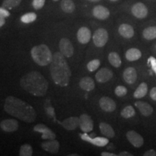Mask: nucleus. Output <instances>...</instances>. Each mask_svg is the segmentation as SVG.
Segmentation results:
<instances>
[{"mask_svg": "<svg viewBox=\"0 0 156 156\" xmlns=\"http://www.w3.org/2000/svg\"><path fill=\"white\" fill-rule=\"evenodd\" d=\"M19 124L17 120L13 119H5L0 123V128L6 132H14L18 129Z\"/></svg>", "mask_w": 156, "mask_h": 156, "instance_id": "nucleus-10", "label": "nucleus"}, {"mask_svg": "<svg viewBox=\"0 0 156 156\" xmlns=\"http://www.w3.org/2000/svg\"><path fill=\"white\" fill-rule=\"evenodd\" d=\"M144 156H156V151L154 150H150L144 153Z\"/></svg>", "mask_w": 156, "mask_h": 156, "instance_id": "nucleus-40", "label": "nucleus"}, {"mask_svg": "<svg viewBox=\"0 0 156 156\" xmlns=\"http://www.w3.org/2000/svg\"><path fill=\"white\" fill-rule=\"evenodd\" d=\"M91 143L95 146H98V147H104L108 143V138L106 137L97 136V137L93 138Z\"/></svg>", "mask_w": 156, "mask_h": 156, "instance_id": "nucleus-32", "label": "nucleus"}, {"mask_svg": "<svg viewBox=\"0 0 156 156\" xmlns=\"http://www.w3.org/2000/svg\"><path fill=\"white\" fill-rule=\"evenodd\" d=\"M150 96L153 101H156V87H154L151 89V92H150Z\"/></svg>", "mask_w": 156, "mask_h": 156, "instance_id": "nucleus-39", "label": "nucleus"}, {"mask_svg": "<svg viewBox=\"0 0 156 156\" xmlns=\"http://www.w3.org/2000/svg\"><path fill=\"white\" fill-rule=\"evenodd\" d=\"M10 15V13L8 11V9H7L5 7H0V17H8Z\"/></svg>", "mask_w": 156, "mask_h": 156, "instance_id": "nucleus-36", "label": "nucleus"}, {"mask_svg": "<svg viewBox=\"0 0 156 156\" xmlns=\"http://www.w3.org/2000/svg\"><path fill=\"white\" fill-rule=\"evenodd\" d=\"M132 13L136 18L143 19L147 15V7L143 3L137 2L132 6Z\"/></svg>", "mask_w": 156, "mask_h": 156, "instance_id": "nucleus-9", "label": "nucleus"}, {"mask_svg": "<svg viewBox=\"0 0 156 156\" xmlns=\"http://www.w3.org/2000/svg\"><path fill=\"white\" fill-rule=\"evenodd\" d=\"M127 93V89L122 85H119L115 89V94L119 97H123Z\"/></svg>", "mask_w": 156, "mask_h": 156, "instance_id": "nucleus-34", "label": "nucleus"}, {"mask_svg": "<svg viewBox=\"0 0 156 156\" xmlns=\"http://www.w3.org/2000/svg\"><path fill=\"white\" fill-rule=\"evenodd\" d=\"M37 18V15L36 13L34 12H28L26 13V14L23 15L22 17H21L20 20L21 22L23 23H25V24H28V23H33L36 20Z\"/></svg>", "mask_w": 156, "mask_h": 156, "instance_id": "nucleus-29", "label": "nucleus"}, {"mask_svg": "<svg viewBox=\"0 0 156 156\" xmlns=\"http://www.w3.org/2000/svg\"><path fill=\"white\" fill-rule=\"evenodd\" d=\"M119 33L123 38H131L134 35V30L132 26L125 23L119 27Z\"/></svg>", "mask_w": 156, "mask_h": 156, "instance_id": "nucleus-20", "label": "nucleus"}, {"mask_svg": "<svg viewBox=\"0 0 156 156\" xmlns=\"http://www.w3.org/2000/svg\"><path fill=\"white\" fill-rule=\"evenodd\" d=\"M60 6L64 12L69 13V14L73 13L75 9V3L72 0H62Z\"/></svg>", "mask_w": 156, "mask_h": 156, "instance_id": "nucleus-24", "label": "nucleus"}, {"mask_svg": "<svg viewBox=\"0 0 156 156\" xmlns=\"http://www.w3.org/2000/svg\"><path fill=\"white\" fill-rule=\"evenodd\" d=\"M5 24V17H0V28H1V27H2Z\"/></svg>", "mask_w": 156, "mask_h": 156, "instance_id": "nucleus-43", "label": "nucleus"}, {"mask_svg": "<svg viewBox=\"0 0 156 156\" xmlns=\"http://www.w3.org/2000/svg\"><path fill=\"white\" fill-rule=\"evenodd\" d=\"M41 147L45 151L50 153H57L59 151L60 145L59 142L56 140H51L49 141L44 142L41 144Z\"/></svg>", "mask_w": 156, "mask_h": 156, "instance_id": "nucleus-16", "label": "nucleus"}, {"mask_svg": "<svg viewBox=\"0 0 156 156\" xmlns=\"http://www.w3.org/2000/svg\"><path fill=\"white\" fill-rule=\"evenodd\" d=\"M70 156H75V155H78L77 154H72V155H69Z\"/></svg>", "mask_w": 156, "mask_h": 156, "instance_id": "nucleus-45", "label": "nucleus"}, {"mask_svg": "<svg viewBox=\"0 0 156 156\" xmlns=\"http://www.w3.org/2000/svg\"><path fill=\"white\" fill-rule=\"evenodd\" d=\"M110 1H112V2H116V1H118V0H110Z\"/></svg>", "mask_w": 156, "mask_h": 156, "instance_id": "nucleus-46", "label": "nucleus"}, {"mask_svg": "<svg viewBox=\"0 0 156 156\" xmlns=\"http://www.w3.org/2000/svg\"><path fill=\"white\" fill-rule=\"evenodd\" d=\"M155 48H156V46H155Z\"/></svg>", "mask_w": 156, "mask_h": 156, "instance_id": "nucleus-48", "label": "nucleus"}, {"mask_svg": "<svg viewBox=\"0 0 156 156\" xmlns=\"http://www.w3.org/2000/svg\"><path fill=\"white\" fill-rule=\"evenodd\" d=\"M101 134L107 138H113L115 136V132L112 126L105 122H101L99 124Z\"/></svg>", "mask_w": 156, "mask_h": 156, "instance_id": "nucleus-22", "label": "nucleus"}, {"mask_svg": "<svg viewBox=\"0 0 156 156\" xmlns=\"http://www.w3.org/2000/svg\"><path fill=\"white\" fill-rule=\"evenodd\" d=\"M119 155H120V156H132V155L131 153H128V152H126V151L121 152V153H119Z\"/></svg>", "mask_w": 156, "mask_h": 156, "instance_id": "nucleus-42", "label": "nucleus"}, {"mask_svg": "<svg viewBox=\"0 0 156 156\" xmlns=\"http://www.w3.org/2000/svg\"><path fill=\"white\" fill-rule=\"evenodd\" d=\"M148 87L147 85L145 83H142L140 84L137 88L135 90L134 93V97L135 98H142L145 97L147 93Z\"/></svg>", "mask_w": 156, "mask_h": 156, "instance_id": "nucleus-25", "label": "nucleus"}, {"mask_svg": "<svg viewBox=\"0 0 156 156\" xmlns=\"http://www.w3.org/2000/svg\"><path fill=\"white\" fill-rule=\"evenodd\" d=\"M108 40V34L104 28H99L95 30L93 36V41L97 47H103Z\"/></svg>", "mask_w": 156, "mask_h": 156, "instance_id": "nucleus-5", "label": "nucleus"}, {"mask_svg": "<svg viewBox=\"0 0 156 156\" xmlns=\"http://www.w3.org/2000/svg\"><path fill=\"white\" fill-rule=\"evenodd\" d=\"M142 36L146 40L151 41L156 38V26H150L144 29Z\"/></svg>", "mask_w": 156, "mask_h": 156, "instance_id": "nucleus-26", "label": "nucleus"}, {"mask_svg": "<svg viewBox=\"0 0 156 156\" xmlns=\"http://www.w3.org/2000/svg\"><path fill=\"white\" fill-rule=\"evenodd\" d=\"M22 0H4L2 7L7 9H12L18 6Z\"/></svg>", "mask_w": 156, "mask_h": 156, "instance_id": "nucleus-31", "label": "nucleus"}, {"mask_svg": "<svg viewBox=\"0 0 156 156\" xmlns=\"http://www.w3.org/2000/svg\"><path fill=\"white\" fill-rule=\"evenodd\" d=\"M45 5V0H34L32 2V5L34 8L36 10L41 9Z\"/></svg>", "mask_w": 156, "mask_h": 156, "instance_id": "nucleus-35", "label": "nucleus"}, {"mask_svg": "<svg viewBox=\"0 0 156 156\" xmlns=\"http://www.w3.org/2000/svg\"><path fill=\"white\" fill-rule=\"evenodd\" d=\"M50 72L52 80L56 85L60 87H66L69 85L72 72L65 56L61 52L57 51L53 54Z\"/></svg>", "mask_w": 156, "mask_h": 156, "instance_id": "nucleus-2", "label": "nucleus"}, {"mask_svg": "<svg viewBox=\"0 0 156 156\" xmlns=\"http://www.w3.org/2000/svg\"><path fill=\"white\" fill-rule=\"evenodd\" d=\"M79 126L84 132H90L93 129V121L89 115L82 114L79 118Z\"/></svg>", "mask_w": 156, "mask_h": 156, "instance_id": "nucleus-6", "label": "nucleus"}, {"mask_svg": "<svg viewBox=\"0 0 156 156\" xmlns=\"http://www.w3.org/2000/svg\"><path fill=\"white\" fill-rule=\"evenodd\" d=\"M80 87L84 90L91 91L95 88V82L91 77H83L80 81Z\"/></svg>", "mask_w": 156, "mask_h": 156, "instance_id": "nucleus-21", "label": "nucleus"}, {"mask_svg": "<svg viewBox=\"0 0 156 156\" xmlns=\"http://www.w3.org/2000/svg\"><path fill=\"white\" fill-rule=\"evenodd\" d=\"M19 154L20 156H31L33 155V148L28 144H24L20 148Z\"/></svg>", "mask_w": 156, "mask_h": 156, "instance_id": "nucleus-30", "label": "nucleus"}, {"mask_svg": "<svg viewBox=\"0 0 156 156\" xmlns=\"http://www.w3.org/2000/svg\"><path fill=\"white\" fill-rule=\"evenodd\" d=\"M135 110L132 106H127L122 109L121 112V116L124 119H129L135 115Z\"/></svg>", "mask_w": 156, "mask_h": 156, "instance_id": "nucleus-28", "label": "nucleus"}, {"mask_svg": "<svg viewBox=\"0 0 156 156\" xmlns=\"http://www.w3.org/2000/svg\"><path fill=\"white\" fill-rule=\"evenodd\" d=\"M90 2H97L101 1V0H88Z\"/></svg>", "mask_w": 156, "mask_h": 156, "instance_id": "nucleus-44", "label": "nucleus"}, {"mask_svg": "<svg viewBox=\"0 0 156 156\" xmlns=\"http://www.w3.org/2000/svg\"><path fill=\"white\" fill-rule=\"evenodd\" d=\"M123 78L127 84H134L137 79V74L134 67H128L123 73Z\"/></svg>", "mask_w": 156, "mask_h": 156, "instance_id": "nucleus-17", "label": "nucleus"}, {"mask_svg": "<svg viewBox=\"0 0 156 156\" xmlns=\"http://www.w3.org/2000/svg\"><path fill=\"white\" fill-rule=\"evenodd\" d=\"M60 52L65 57H71L74 54V48L72 43L67 38H63L59 41Z\"/></svg>", "mask_w": 156, "mask_h": 156, "instance_id": "nucleus-7", "label": "nucleus"}, {"mask_svg": "<svg viewBox=\"0 0 156 156\" xmlns=\"http://www.w3.org/2000/svg\"><path fill=\"white\" fill-rule=\"evenodd\" d=\"M108 61L113 67L118 68L122 65V59L116 52H111L108 54Z\"/></svg>", "mask_w": 156, "mask_h": 156, "instance_id": "nucleus-27", "label": "nucleus"}, {"mask_svg": "<svg viewBox=\"0 0 156 156\" xmlns=\"http://www.w3.org/2000/svg\"><path fill=\"white\" fill-rule=\"evenodd\" d=\"M101 155L102 156H116V154L112 153H107V152H103L101 153Z\"/></svg>", "mask_w": 156, "mask_h": 156, "instance_id": "nucleus-41", "label": "nucleus"}, {"mask_svg": "<svg viewBox=\"0 0 156 156\" xmlns=\"http://www.w3.org/2000/svg\"><path fill=\"white\" fill-rule=\"evenodd\" d=\"M20 86L30 94L41 97L47 93L48 82L42 74L37 71H33L23 76L20 80Z\"/></svg>", "mask_w": 156, "mask_h": 156, "instance_id": "nucleus-3", "label": "nucleus"}, {"mask_svg": "<svg viewBox=\"0 0 156 156\" xmlns=\"http://www.w3.org/2000/svg\"><path fill=\"white\" fill-rule=\"evenodd\" d=\"M101 65V62L99 59H93L92 61L88 62L87 65V68L88 69V71L90 72V73H93V72L95 71V70L98 69V68L100 67Z\"/></svg>", "mask_w": 156, "mask_h": 156, "instance_id": "nucleus-33", "label": "nucleus"}, {"mask_svg": "<svg viewBox=\"0 0 156 156\" xmlns=\"http://www.w3.org/2000/svg\"><path fill=\"white\" fill-rule=\"evenodd\" d=\"M99 106L106 112H112L116 109V104L113 99L109 97H102L99 101Z\"/></svg>", "mask_w": 156, "mask_h": 156, "instance_id": "nucleus-12", "label": "nucleus"}, {"mask_svg": "<svg viewBox=\"0 0 156 156\" xmlns=\"http://www.w3.org/2000/svg\"><path fill=\"white\" fill-rule=\"evenodd\" d=\"M93 15L95 18L104 20L110 16V11L106 7L102 5H97L93 9Z\"/></svg>", "mask_w": 156, "mask_h": 156, "instance_id": "nucleus-13", "label": "nucleus"}, {"mask_svg": "<svg viewBox=\"0 0 156 156\" xmlns=\"http://www.w3.org/2000/svg\"><path fill=\"white\" fill-rule=\"evenodd\" d=\"M142 56V52L135 48H131L126 51L125 54V57L128 61L134 62L140 59Z\"/></svg>", "mask_w": 156, "mask_h": 156, "instance_id": "nucleus-23", "label": "nucleus"}, {"mask_svg": "<svg viewBox=\"0 0 156 156\" xmlns=\"http://www.w3.org/2000/svg\"><path fill=\"white\" fill-rule=\"evenodd\" d=\"M126 138L129 140V142L132 144L134 147H140L143 145L144 140L142 136L138 134L137 132L134 131V130H130L127 132L126 134Z\"/></svg>", "mask_w": 156, "mask_h": 156, "instance_id": "nucleus-11", "label": "nucleus"}, {"mask_svg": "<svg viewBox=\"0 0 156 156\" xmlns=\"http://www.w3.org/2000/svg\"><path fill=\"white\" fill-rule=\"evenodd\" d=\"M30 54L34 61L42 67L51 64L53 59V54H51L50 48L45 44L35 46L31 49Z\"/></svg>", "mask_w": 156, "mask_h": 156, "instance_id": "nucleus-4", "label": "nucleus"}, {"mask_svg": "<svg viewBox=\"0 0 156 156\" xmlns=\"http://www.w3.org/2000/svg\"><path fill=\"white\" fill-rule=\"evenodd\" d=\"M149 62L151 63L152 68H153L154 72L156 73V59L153 57H151L149 58Z\"/></svg>", "mask_w": 156, "mask_h": 156, "instance_id": "nucleus-38", "label": "nucleus"}, {"mask_svg": "<svg viewBox=\"0 0 156 156\" xmlns=\"http://www.w3.org/2000/svg\"><path fill=\"white\" fill-rule=\"evenodd\" d=\"M4 109L8 114L25 122L33 123L36 121L37 114L34 107L12 95L5 99Z\"/></svg>", "mask_w": 156, "mask_h": 156, "instance_id": "nucleus-1", "label": "nucleus"}, {"mask_svg": "<svg viewBox=\"0 0 156 156\" xmlns=\"http://www.w3.org/2000/svg\"><path fill=\"white\" fill-rule=\"evenodd\" d=\"M135 106L139 109L140 113L145 116H149L153 114V108L149 103L143 101H136L134 103Z\"/></svg>", "mask_w": 156, "mask_h": 156, "instance_id": "nucleus-19", "label": "nucleus"}, {"mask_svg": "<svg viewBox=\"0 0 156 156\" xmlns=\"http://www.w3.org/2000/svg\"><path fill=\"white\" fill-rule=\"evenodd\" d=\"M78 41L82 44H86L90 41L91 31L87 27H82L77 33Z\"/></svg>", "mask_w": 156, "mask_h": 156, "instance_id": "nucleus-15", "label": "nucleus"}, {"mask_svg": "<svg viewBox=\"0 0 156 156\" xmlns=\"http://www.w3.org/2000/svg\"><path fill=\"white\" fill-rule=\"evenodd\" d=\"M113 77V73L108 68H102L95 75V79L98 83H104L110 80Z\"/></svg>", "mask_w": 156, "mask_h": 156, "instance_id": "nucleus-14", "label": "nucleus"}, {"mask_svg": "<svg viewBox=\"0 0 156 156\" xmlns=\"http://www.w3.org/2000/svg\"><path fill=\"white\" fill-rule=\"evenodd\" d=\"M34 130L36 132L42 133L41 137L43 140H51L56 139V134L44 124H38L34 126Z\"/></svg>", "mask_w": 156, "mask_h": 156, "instance_id": "nucleus-8", "label": "nucleus"}, {"mask_svg": "<svg viewBox=\"0 0 156 156\" xmlns=\"http://www.w3.org/2000/svg\"><path fill=\"white\" fill-rule=\"evenodd\" d=\"M53 1H55V2H56V1H58V0H53Z\"/></svg>", "mask_w": 156, "mask_h": 156, "instance_id": "nucleus-47", "label": "nucleus"}, {"mask_svg": "<svg viewBox=\"0 0 156 156\" xmlns=\"http://www.w3.org/2000/svg\"><path fill=\"white\" fill-rule=\"evenodd\" d=\"M80 135L81 136V139L84 140V141L85 142H92V140L93 138L91 137L90 136H89L88 134H87L86 132H84V134H80Z\"/></svg>", "mask_w": 156, "mask_h": 156, "instance_id": "nucleus-37", "label": "nucleus"}, {"mask_svg": "<svg viewBox=\"0 0 156 156\" xmlns=\"http://www.w3.org/2000/svg\"><path fill=\"white\" fill-rule=\"evenodd\" d=\"M62 125L68 131L75 130L79 126V118L76 116H72L65 119L62 122Z\"/></svg>", "mask_w": 156, "mask_h": 156, "instance_id": "nucleus-18", "label": "nucleus"}]
</instances>
